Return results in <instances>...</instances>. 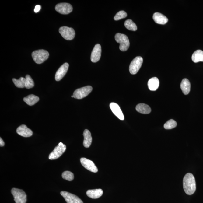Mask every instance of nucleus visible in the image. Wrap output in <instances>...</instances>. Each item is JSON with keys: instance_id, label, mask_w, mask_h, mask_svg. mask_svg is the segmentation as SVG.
<instances>
[{"instance_id": "28", "label": "nucleus", "mask_w": 203, "mask_h": 203, "mask_svg": "<svg viewBox=\"0 0 203 203\" xmlns=\"http://www.w3.org/2000/svg\"><path fill=\"white\" fill-rule=\"evenodd\" d=\"M62 178L68 181H72L74 179V175L73 173L66 171L63 173L62 175Z\"/></svg>"}, {"instance_id": "6", "label": "nucleus", "mask_w": 203, "mask_h": 203, "mask_svg": "<svg viewBox=\"0 0 203 203\" xmlns=\"http://www.w3.org/2000/svg\"><path fill=\"white\" fill-rule=\"evenodd\" d=\"M93 90V88L91 86H87L76 89L73 93L74 98L80 100L87 96Z\"/></svg>"}, {"instance_id": "21", "label": "nucleus", "mask_w": 203, "mask_h": 203, "mask_svg": "<svg viewBox=\"0 0 203 203\" xmlns=\"http://www.w3.org/2000/svg\"><path fill=\"white\" fill-rule=\"evenodd\" d=\"M148 87L150 90L154 91L157 90L159 87V79L156 77H153L148 81Z\"/></svg>"}, {"instance_id": "8", "label": "nucleus", "mask_w": 203, "mask_h": 203, "mask_svg": "<svg viewBox=\"0 0 203 203\" xmlns=\"http://www.w3.org/2000/svg\"><path fill=\"white\" fill-rule=\"evenodd\" d=\"M59 32L63 37L67 40H71L75 36L74 29L67 26L61 27L59 29Z\"/></svg>"}, {"instance_id": "16", "label": "nucleus", "mask_w": 203, "mask_h": 203, "mask_svg": "<svg viewBox=\"0 0 203 203\" xmlns=\"http://www.w3.org/2000/svg\"><path fill=\"white\" fill-rule=\"evenodd\" d=\"M153 20L159 24L165 25L168 21V19L166 16L159 12H156L153 16Z\"/></svg>"}, {"instance_id": "4", "label": "nucleus", "mask_w": 203, "mask_h": 203, "mask_svg": "<svg viewBox=\"0 0 203 203\" xmlns=\"http://www.w3.org/2000/svg\"><path fill=\"white\" fill-rule=\"evenodd\" d=\"M16 203H26V195L23 190L16 188H13L11 191Z\"/></svg>"}, {"instance_id": "23", "label": "nucleus", "mask_w": 203, "mask_h": 203, "mask_svg": "<svg viewBox=\"0 0 203 203\" xmlns=\"http://www.w3.org/2000/svg\"><path fill=\"white\" fill-rule=\"evenodd\" d=\"M192 60L195 63L199 62H203V51L198 50L195 51L192 55Z\"/></svg>"}, {"instance_id": "20", "label": "nucleus", "mask_w": 203, "mask_h": 203, "mask_svg": "<svg viewBox=\"0 0 203 203\" xmlns=\"http://www.w3.org/2000/svg\"><path fill=\"white\" fill-rule=\"evenodd\" d=\"M137 111L143 114H148L151 112V109L148 105L144 103H140L136 107Z\"/></svg>"}, {"instance_id": "32", "label": "nucleus", "mask_w": 203, "mask_h": 203, "mask_svg": "<svg viewBox=\"0 0 203 203\" xmlns=\"http://www.w3.org/2000/svg\"><path fill=\"white\" fill-rule=\"evenodd\" d=\"M71 97H73V95L72 96H71Z\"/></svg>"}, {"instance_id": "9", "label": "nucleus", "mask_w": 203, "mask_h": 203, "mask_svg": "<svg viewBox=\"0 0 203 203\" xmlns=\"http://www.w3.org/2000/svg\"><path fill=\"white\" fill-rule=\"evenodd\" d=\"M57 12L62 14H68L72 12L73 7L71 4L67 3H60L55 6Z\"/></svg>"}, {"instance_id": "11", "label": "nucleus", "mask_w": 203, "mask_h": 203, "mask_svg": "<svg viewBox=\"0 0 203 203\" xmlns=\"http://www.w3.org/2000/svg\"><path fill=\"white\" fill-rule=\"evenodd\" d=\"M80 161L83 167L89 171L94 173L98 172V169L92 161L86 158H82L81 159Z\"/></svg>"}, {"instance_id": "12", "label": "nucleus", "mask_w": 203, "mask_h": 203, "mask_svg": "<svg viewBox=\"0 0 203 203\" xmlns=\"http://www.w3.org/2000/svg\"><path fill=\"white\" fill-rule=\"evenodd\" d=\"M101 47L100 45H96L92 51L91 56V61L93 63H96L100 60L101 55Z\"/></svg>"}, {"instance_id": "17", "label": "nucleus", "mask_w": 203, "mask_h": 203, "mask_svg": "<svg viewBox=\"0 0 203 203\" xmlns=\"http://www.w3.org/2000/svg\"><path fill=\"white\" fill-rule=\"evenodd\" d=\"M180 88L185 95H187L191 91V83L187 79L185 78L182 80L180 84Z\"/></svg>"}, {"instance_id": "31", "label": "nucleus", "mask_w": 203, "mask_h": 203, "mask_svg": "<svg viewBox=\"0 0 203 203\" xmlns=\"http://www.w3.org/2000/svg\"><path fill=\"white\" fill-rule=\"evenodd\" d=\"M4 145L5 143L4 141L3 140L1 137V138H0V146H1V147H3L4 146Z\"/></svg>"}, {"instance_id": "15", "label": "nucleus", "mask_w": 203, "mask_h": 203, "mask_svg": "<svg viewBox=\"0 0 203 203\" xmlns=\"http://www.w3.org/2000/svg\"><path fill=\"white\" fill-rule=\"evenodd\" d=\"M110 107L112 111L118 119L121 120H124V115L120 107L117 104L112 102L110 104Z\"/></svg>"}, {"instance_id": "18", "label": "nucleus", "mask_w": 203, "mask_h": 203, "mask_svg": "<svg viewBox=\"0 0 203 203\" xmlns=\"http://www.w3.org/2000/svg\"><path fill=\"white\" fill-rule=\"evenodd\" d=\"M103 194V191L101 189L90 190H89L87 192V196L93 199L100 198L101 197Z\"/></svg>"}, {"instance_id": "29", "label": "nucleus", "mask_w": 203, "mask_h": 203, "mask_svg": "<svg viewBox=\"0 0 203 203\" xmlns=\"http://www.w3.org/2000/svg\"><path fill=\"white\" fill-rule=\"evenodd\" d=\"M127 14L124 11H120L117 12L114 17V20L117 21L121 19L126 18L127 17Z\"/></svg>"}, {"instance_id": "14", "label": "nucleus", "mask_w": 203, "mask_h": 203, "mask_svg": "<svg viewBox=\"0 0 203 203\" xmlns=\"http://www.w3.org/2000/svg\"><path fill=\"white\" fill-rule=\"evenodd\" d=\"M17 133L21 136L28 137L33 135V131L24 124L22 125L17 128L16 130Z\"/></svg>"}, {"instance_id": "19", "label": "nucleus", "mask_w": 203, "mask_h": 203, "mask_svg": "<svg viewBox=\"0 0 203 203\" xmlns=\"http://www.w3.org/2000/svg\"><path fill=\"white\" fill-rule=\"evenodd\" d=\"M83 135L84 137L83 145L85 148H89L90 146L92 141V138L90 132L88 129H85Z\"/></svg>"}, {"instance_id": "24", "label": "nucleus", "mask_w": 203, "mask_h": 203, "mask_svg": "<svg viewBox=\"0 0 203 203\" xmlns=\"http://www.w3.org/2000/svg\"><path fill=\"white\" fill-rule=\"evenodd\" d=\"M124 26L128 30L132 31H136L137 29L135 24L131 19H128L124 22Z\"/></svg>"}, {"instance_id": "5", "label": "nucleus", "mask_w": 203, "mask_h": 203, "mask_svg": "<svg viewBox=\"0 0 203 203\" xmlns=\"http://www.w3.org/2000/svg\"><path fill=\"white\" fill-rule=\"evenodd\" d=\"M143 59L141 57H137L131 62L129 67V72L132 75L137 74L141 68Z\"/></svg>"}, {"instance_id": "1", "label": "nucleus", "mask_w": 203, "mask_h": 203, "mask_svg": "<svg viewBox=\"0 0 203 203\" xmlns=\"http://www.w3.org/2000/svg\"><path fill=\"white\" fill-rule=\"evenodd\" d=\"M183 188L187 194H194L196 190V184L194 176L191 173L186 174L183 180Z\"/></svg>"}, {"instance_id": "30", "label": "nucleus", "mask_w": 203, "mask_h": 203, "mask_svg": "<svg viewBox=\"0 0 203 203\" xmlns=\"http://www.w3.org/2000/svg\"><path fill=\"white\" fill-rule=\"evenodd\" d=\"M41 9V6L40 5H37L35 6V9H34V12L36 13H37L39 12L40 9Z\"/></svg>"}, {"instance_id": "13", "label": "nucleus", "mask_w": 203, "mask_h": 203, "mask_svg": "<svg viewBox=\"0 0 203 203\" xmlns=\"http://www.w3.org/2000/svg\"><path fill=\"white\" fill-rule=\"evenodd\" d=\"M69 65L68 63H65L59 68L56 73L55 76V80L60 81L63 78L68 71Z\"/></svg>"}, {"instance_id": "22", "label": "nucleus", "mask_w": 203, "mask_h": 203, "mask_svg": "<svg viewBox=\"0 0 203 203\" xmlns=\"http://www.w3.org/2000/svg\"><path fill=\"white\" fill-rule=\"evenodd\" d=\"M23 101L30 106L34 105L39 101V97L33 95H30L24 97L23 99Z\"/></svg>"}, {"instance_id": "27", "label": "nucleus", "mask_w": 203, "mask_h": 203, "mask_svg": "<svg viewBox=\"0 0 203 203\" xmlns=\"http://www.w3.org/2000/svg\"><path fill=\"white\" fill-rule=\"evenodd\" d=\"M176 121L173 119H170L166 122L164 124V128L166 129H171L177 127Z\"/></svg>"}, {"instance_id": "25", "label": "nucleus", "mask_w": 203, "mask_h": 203, "mask_svg": "<svg viewBox=\"0 0 203 203\" xmlns=\"http://www.w3.org/2000/svg\"><path fill=\"white\" fill-rule=\"evenodd\" d=\"M25 78L21 77L19 79L13 78L12 81L16 87L23 88L25 87Z\"/></svg>"}, {"instance_id": "10", "label": "nucleus", "mask_w": 203, "mask_h": 203, "mask_svg": "<svg viewBox=\"0 0 203 203\" xmlns=\"http://www.w3.org/2000/svg\"><path fill=\"white\" fill-rule=\"evenodd\" d=\"M60 193L67 203H83L79 197L72 193L65 191H62Z\"/></svg>"}, {"instance_id": "2", "label": "nucleus", "mask_w": 203, "mask_h": 203, "mask_svg": "<svg viewBox=\"0 0 203 203\" xmlns=\"http://www.w3.org/2000/svg\"><path fill=\"white\" fill-rule=\"evenodd\" d=\"M49 53L44 49H40L33 51L32 57L35 63L40 64L44 63L49 57Z\"/></svg>"}, {"instance_id": "7", "label": "nucleus", "mask_w": 203, "mask_h": 203, "mask_svg": "<svg viewBox=\"0 0 203 203\" xmlns=\"http://www.w3.org/2000/svg\"><path fill=\"white\" fill-rule=\"evenodd\" d=\"M66 149V146L60 142L59 143L58 146L56 147L53 151L49 154V159L54 160L58 159L65 152Z\"/></svg>"}, {"instance_id": "3", "label": "nucleus", "mask_w": 203, "mask_h": 203, "mask_svg": "<svg viewBox=\"0 0 203 203\" xmlns=\"http://www.w3.org/2000/svg\"><path fill=\"white\" fill-rule=\"evenodd\" d=\"M115 38L116 42L120 44L119 49L121 51L124 52L129 49L130 43L128 38L126 35L117 33L115 35Z\"/></svg>"}, {"instance_id": "26", "label": "nucleus", "mask_w": 203, "mask_h": 203, "mask_svg": "<svg viewBox=\"0 0 203 203\" xmlns=\"http://www.w3.org/2000/svg\"><path fill=\"white\" fill-rule=\"evenodd\" d=\"M25 79V87L26 88L30 89L34 87V81L29 75H26V76Z\"/></svg>"}]
</instances>
